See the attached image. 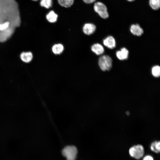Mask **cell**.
<instances>
[{
	"mask_svg": "<svg viewBox=\"0 0 160 160\" xmlns=\"http://www.w3.org/2000/svg\"><path fill=\"white\" fill-rule=\"evenodd\" d=\"M7 21L15 28L20 25L18 5L15 0H0V23Z\"/></svg>",
	"mask_w": 160,
	"mask_h": 160,
	"instance_id": "cell-1",
	"label": "cell"
},
{
	"mask_svg": "<svg viewBox=\"0 0 160 160\" xmlns=\"http://www.w3.org/2000/svg\"><path fill=\"white\" fill-rule=\"evenodd\" d=\"M129 153L131 157L136 159H140L144 154V147L140 144L133 145L129 148Z\"/></svg>",
	"mask_w": 160,
	"mask_h": 160,
	"instance_id": "cell-2",
	"label": "cell"
},
{
	"mask_svg": "<svg viewBox=\"0 0 160 160\" xmlns=\"http://www.w3.org/2000/svg\"><path fill=\"white\" fill-rule=\"evenodd\" d=\"M112 60L108 55L101 56L98 60V64L100 69L103 71L109 70L112 66Z\"/></svg>",
	"mask_w": 160,
	"mask_h": 160,
	"instance_id": "cell-3",
	"label": "cell"
},
{
	"mask_svg": "<svg viewBox=\"0 0 160 160\" xmlns=\"http://www.w3.org/2000/svg\"><path fill=\"white\" fill-rule=\"evenodd\" d=\"M77 153L76 148L74 146L69 145L65 147L62 151L63 155L68 160H74L76 158Z\"/></svg>",
	"mask_w": 160,
	"mask_h": 160,
	"instance_id": "cell-4",
	"label": "cell"
},
{
	"mask_svg": "<svg viewBox=\"0 0 160 160\" xmlns=\"http://www.w3.org/2000/svg\"><path fill=\"white\" fill-rule=\"evenodd\" d=\"M94 9L102 18L106 19L109 17V14L106 6L100 2H95L94 5Z\"/></svg>",
	"mask_w": 160,
	"mask_h": 160,
	"instance_id": "cell-5",
	"label": "cell"
},
{
	"mask_svg": "<svg viewBox=\"0 0 160 160\" xmlns=\"http://www.w3.org/2000/svg\"><path fill=\"white\" fill-rule=\"evenodd\" d=\"M15 28L10 26L7 29L3 31H0V42L7 41L13 34Z\"/></svg>",
	"mask_w": 160,
	"mask_h": 160,
	"instance_id": "cell-6",
	"label": "cell"
},
{
	"mask_svg": "<svg viewBox=\"0 0 160 160\" xmlns=\"http://www.w3.org/2000/svg\"><path fill=\"white\" fill-rule=\"evenodd\" d=\"M96 29L95 25L91 23H87L85 24L83 28L84 33L87 35L93 34Z\"/></svg>",
	"mask_w": 160,
	"mask_h": 160,
	"instance_id": "cell-7",
	"label": "cell"
},
{
	"mask_svg": "<svg viewBox=\"0 0 160 160\" xmlns=\"http://www.w3.org/2000/svg\"><path fill=\"white\" fill-rule=\"evenodd\" d=\"M104 45L110 49H113L116 45V42L114 38L112 36H109L103 40Z\"/></svg>",
	"mask_w": 160,
	"mask_h": 160,
	"instance_id": "cell-8",
	"label": "cell"
},
{
	"mask_svg": "<svg viewBox=\"0 0 160 160\" xmlns=\"http://www.w3.org/2000/svg\"><path fill=\"white\" fill-rule=\"evenodd\" d=\"M130 31L133 34L137 36H141L143 33V29L138 24L131 25L130 27Z\"/></svg>",
	"mask_w": 160,
	"mask_h": 160,
	"instance_id": "cell-9",
	"label": "cell"
},
{
	"mask_svg": "<svg viewBox=\"0 0 160 160\" xmlns=\"http://www.w3.org/2000/svg\"><path fill=\"white\" fill-rule=\"evenodd\" d=\"M128 50L124 47L121 48L120 51H117L116 53L117 57L121 60L127 59L128 58Z\"/></svg>",
	"mask_w": 160,
	"mask_h": 160,
	"instance_id": "cell-10",
	"label": "cell"
},
{
	"mask_svg": "<svg viewBox=\"0 0 160 160\" xmlns=\"http://www.w3.org/2000/svg\"><path fill=\"white\" fill-rule=\"evenodd\" d=\"M92 51L97 55L102 54L104 52V49L103 46L98 43L95 44L91 47Z\"/></svg>",
	"mask_w": 160,
	"mask_h": 160,
	"instance_id": "cell-11",
	"label": "cell"
},
{
	"mask_svg": "<svg viewBox=\"0 0 160 160\" xmlns=\"http://www.w3.org/2000/svg\"><path fill=\"white\" fill-rule=\"evenodd\" d=\"M33 55L32 53L29 52H23L20 55L21 60L24 62L26 63H28L30 62L33 58Z\"/></svg>",
	"mask_w": 160,
	"mask_h": 160,
	"instance_id": "cell-12",
	"label": "cell"
},
{
	"mask_svg": "<svg viewBox=\"0 0 160 160\" xmlns=\"http://www.w3.org/2000/svg\"><path fill=\"white\" fill-rule=\"evenodd\" d=\"M46 18L50 23H53L56 22L58 17L57 15L53 11H51L46 15Z\"/></svg>",
	"mask_w": 160,
	"mask_h": 160,
	"instance_id": "cell-13",
	"label": "cell"
},
{
	"mask_svg": "<svg viewBox=\"0 0 160 160\" xmlns=\"http://www.w3.org/2000/svg\"><path fill=\"white\" fill-rule=\"evenodd\" d=\"M52 50L55 54H60L63 52L64 50V47L61 44H55L53 46Z\"/></svg>",
	"mask_w": 160,
	"mask_h": 160,
	"instance_id": "cell-14",
	"label": "cell"
},
{
	"mask_svg": "<svg viewBox=\"0 0 160 160\" xmlns=\"http://www.w3.org/2000/svg\"><path fill=\"white\" fill-rule=\"evenodd\" d=\"M151 150L156 153H158L160 151V142L159 141H155L153 142L150 145Z\"/></svg>",
	"mask_w": 160,
	"mask_h": 160,
	"instance_id": "cell-15",
	"label": "cell"
},
{
	"mask_svg": "<svg viewBox=\"0 0 160 160\" xmlns=\"http://www.w3.org/2000/svg\"><path fill=\"white\" fill-rule=\"evenodd\" d=\"M149 4L154 10H157L160 7V0H149Z\"/></svg>",
	"mask_w": 160,
	"mask_h": 160,
	"instance_id": "cell-16",
	"label": "cell"
},
{
	"mask_svg": "<svg viewBox=\"0 0 160 160\" xmlns=\"http://www.w3.org/2000/svg\"><path fill=\"white\" fill-rule=\"evenodd\" d=\"M74 0H58L59 4L62 7H68L73 4Z\"/></svg>",
	"mask_w": 160,
	"mask_h": 160,
	"instance_id": "cell-17",
	"label": "cell"
},
{
	"mask_svg": "<svg viewBox=\"0 0 160 160\" xmlns=\"http://www.w3.org/2000/svg\"><path fill=\"white\" fill-rule=\"evenodd\" d=\"M152 73L155 77H158L160 76V67L156 65L154 66L152 69Z\"/></svg>",
	"mask_w": 160,
	"mask_h": 160,
	"instance_id": "cell-18",
	"label": "cell"
},
{
	"mask_svg": "<svg viewBox=\"0 0 160 160\" xmlns=\"http://www.w3.org/2000/svg\"><path fill=\"white\" fill-rule=\"evenodd\" d=\"M40 4L41 7H44L47 9L50 8L52 5V0H41Z\"/></svg>",
	"mask_w": 160,
	"mask_h": 160,
	"instance_id": "cell-19",
	"label": "cell"
},
{
	"mask_svg": "<svg viewBox=\"0 0 160 160\" xmlns=\"http://www.w3.org/2000/svg\"><path fill=\"white\" fill-rule=\"evenodd\" d=\"M10 26V22L8 21L0 23V31H3L8 28Z\"/></svg>",
	"mask_w": 160,
	"mask_h": 160,
	"instance_id": "cell-20",
	"label": "cell"
},
{
	"mask_svg": "<svg viewBox=\"0 0 160 160\" xmlns=\"http://www.w3.org/2000/svg\"><path fill=\"white\" fill-rule=\"evenodd\" d=\"M143 160H153V158L151 156L148 155L145 156L143 158Z\"/></svg>",
	"mask_w": 160,
	"mask_h": 160,
	"instance_id": "cell-21",
	"label": "cell"
},
{
	"mask_svg": "<svg viewBox=\"0 0 160 160\" xmlns=\"http://www.w3.org/2000/svg\"><path fill=\"white\" fill-rule=\"evenodd\" d=\"M83 1L87 4H91L93 3L96 0H83Z\"/></svg>",
	"mask_w": 160,
	"mask_h": 160,
	"instance_id": "cell-22",
	"label": "cell"
},
{
	"mask_svg": "<svg viewBox=\"0 0 160 160\" xmlns=\"http://www.w3.org/2000/svg\"><path fill=\"white\" fill-rule=\"evenodd\" d=\"M127 0L131 2V1H135V0Z\"/></svg>",
	"mask_w": 160,
	"mask_h": 160,
	"instance_id": "cell-23",
	"label": "cell"
},
{
	"mask_svg": "<svg viewBox=\"0 0 160 160\" xmlns=\"http://www.w3.org/2000/svg\"><path fill=\"white\" fill-rule=\"evenodd\" d=\"M32 0L33 1H38V0Z\"/></svg>",
	"mask_w": 160,
	"mask_h": 160,
	"instance_id": "cell-24",
	"label": "cell"
}]
</instances>
